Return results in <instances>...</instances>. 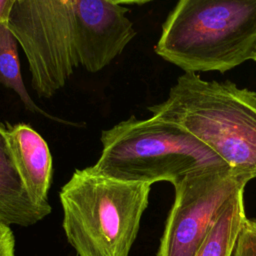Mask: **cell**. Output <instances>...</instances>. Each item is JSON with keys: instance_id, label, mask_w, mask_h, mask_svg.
<instances>
[{"instance_id": "obj_4", "label": "cell", "mask_w": 256, "mask_h": 256, "mask_svg": "<svg viewBox=\"0 0 256 256\" xmlns=\"http://www.w3.org/2000/svg\"><path fill=\"white\" fill-rule=\"evenodd\" d=\"M151 184L75 170L62 187L63 229L78 256H129Z\"/></svg>"}, {"instance_id": "obj_11", "label": "cell", "mask_w": 256, "mask_h": 256, "mask_svg": "<svg viewBox=\"0 0 256 256\" xmlns=\"http://www.w3.org/2000/svg\"><path fill=\"white\" fill-rule=\"evenodd\" d=\"M232 256H256V218L245 219Z\"/></svg>"}, {"instance_id": "obj_6", "label": "cell", "mask_w": 256, "mask_h": 256, "mask_svg": "<svg viewBox=\"0 0 256 256\" xmlns=\"http://www.w3.org/2000/svg\"><path fill=\"white\" fill-rule=\"evenodd\" d=\"M250 180L226 165L192 173L175 183L157 256H195L221 208Z\"/></svg>"}, {"instance_id": "obj_3", "label": "cell", "mask_w": 256, "mask_h": 256, "mask_svg": "<svg viewBox=\"0 0 256 256\" xmlns=\"http://www.w3.org/2000/svg\"><path fill=\"white\" fill-rule=\"evenodd\" d=\"M157 55L184 72H226L256 58V0H178Z\"/></svg>"}, {"instance_id": "obj_2", "label": "cell", "mask_w": 256, "mask_h": 256, "mask_svg": "<svg viewBox=\"0 0 256 256\" xmlns=\"http://www.w3.org/2000/svg\"><path fill=\"white\" fill-rule=\"evenodd\" d=\"M152 116L175 123L232 169L256 179V91L184 72Z\"/></svg>"}, {"instance_id": "obj_14", "label": "cell", "mask_w": 256, "mask_h": 256, "mask_svg": "<svg viewBox=\"0 0 256 256\" xmlns=\"http://www.w3.org/2000/svg\"><path fill=\"white\" fill-rule=\"evenodd\" d=\"M254 61H255V62H256V58H255V59H254Z\"/></svg>"}, {"instance_id": "obj_9", "label": "cell", "mask_w": 256, "mask_h": 256, "mask_svg": "<svg viewBox=\"0 0 256 256\" xmlns=\"http://www.w3.org/2000/svg\"><path fill=\"white\" fill-rule=\"evenodd\" d=\"M244 190L239 191L219 211L195 256H232L245 221Z\"/></svg>"}, {"instance_id": "obj_7", "label": "cell", "mask_w": 256, "mask_h": 256, "mask_svg": "<svg viewBox=\"0 0 256 256\" xmlns=\"http://www.w3.org/2000/svg\"><path fill=\"white\" fill-rule=\"evenodd\" d=\"M7 136L15 165L31 198L39 205H50L47 194L53 169L46 141L26 123L8 125Z\"/></svg>"}, {"instance_id": "obj_13", "label": "cell", "mask_w": 256, "mask_h": 256, "mask_svg": "<svg viewBox=\"0 0 256 256\" xmlns=\"http://www.w3.org/2000/svg\"><path fill=\"white\" fill-rule=\"evenodd\" d=\"M12 0H0V23L7 21Z\"/></svg>"}, {"instance_id": "obj_10", "label": "cell", "mask_w": 256, "mask_h": 256, "mask_svg": "<svg viewBox=\"0 0 256 256\" xmlns=\"http://www.w3.org/2000/svg\"><path fill=\"white\" fill-rule=\"evenodd\" d=\"M18 40L10 30L7 21L0 23V84L13 90L25 108L32 113H39L57 121L58 118L50 116L36 105L28 93L21 74L18 58Z\"/></svg>"}, {"instance_id": "obj_5", "label": "cell", "mask_w": 256, "mask_h": 256, "mask_svg": "<svg viewBox=\"0 0 256 256\" xmlns=\"http://www.w3.org/2000/svg\"><path fill=\"white\" fill-rule=\"evenodd\" d=\"M101 143L102 153L90 168L121 181L174 185L192 173L228 165L186 129L154 116H131L103 130Z\"/></svg>"}, {"instance_id": "obj_1", "label": "cell", "mask_w": 256, "mask_h": 256, "mask_svg": "<svg viewBox=\"0 0 256 256\" xmlns=\"http://www.w3.org/2000/svg\"><path fill=\"white\" fill-rule=\"evenodd\" d=\"M111 0H12L7 23L41 98L63 88L75 69L95 73L119 56L136 31Z\"/></svg>"}, {"instance_id": "obj_12", "label": "cell", "mask_w": 256, "mask_h": 256, "mask_svg": "<svg viewBox=\"0 0 256 256\" xmlns=\"http://www.w3.org/2000/svg\"><path fill=\"white\" fill-rule=\"evenodd\" d=\"M0 256H15V239L8 224L0 221Z\"/></svg>"}, {"instance_id": "obj_8", "label": "cell", "mask_w": 256, "mask_h": 256, "mask_svg": "<svg viewBox=\"0 0 256 256\" xmlns=\"http://www.w3.org/2000/svg\"><path fill=\"white\" fill-rule=\"evenodd\" d=\"M50 212V205L37 204L28 193L14 162L7 127L0 123V221L30 226Z\"/></svg>"}]
</instances>
